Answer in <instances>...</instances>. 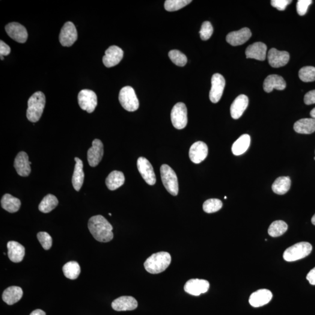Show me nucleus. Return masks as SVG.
I'll return each mask as SVG.
<instances>
[{
	"label": "nucleus",
	"instance_id": "f257e3e1",
	"mask_svg": "<svg viewBox=\"0 0 315 315\" xmlns=\"http://www.w3.org/2000/svg\"><path fill=\"white\" fill-rule=\"evenodd\" d=\"M88 229L94 238L100 242H109L114 238L113 227L100 215L95 216L88 221Z\"/></svg>",
	"mask_w": 315,
	"mask_h": 315
},
{
	"label": "nucleus",
	"instance_id": "f03ea898",
	"mask_svg": "<svg viewBox=\"0 0 315 315\" xmlns=\"http://www.w3.org/2000/svg\"><path fill=\"white\" fill-rule=\"evenodd\" d=\"M171 263V256L168 252H160L148 258L144 263L147 272L151 274H159L164 272Z\"/></svg>",
	"mask_w": 315,
	"mask_h": 315
},
{
	"label": "nucleus",
	"instance_id": "7ed1b4c3",
	"mask_svg": "<svg viewBox=\"0 0 315 315\" xmlns=\"http://www.w3.org/2000/svg\"><path fill=\"white\" fill-rule=\"evenodd\" d=\"M46 98L43 93L37 92L29 98L28 102V109L26 117L32 123L40 120L45 107Z\"/></svg>",
	"mask_w": 315,
	"mask_h": 315
},
{
	"label": "nucleus",
	"instance_id": "20e7f679",
	"mask_svg": "<svg viewBox=\"0 0 315 315\" xmlns=\"http://www.w3.org/2000/svg\"><path fill=\"white\" fill-rule=\"evenodd\" d=\"M313 250L311 243L301 242L291 246L285 251L283 258L287 261H294L308 256Z\"/></svg>",
	"mask_w": 315,
	"mask_h": 315
},
{
	"label": "nucleus",
	"instance_id": "39448f33",
	"mask_svg": "<svg viewBox=\"0 0 315 315\" xmlns=\"http://www.w3.org/2000/svg\"><path fill=\"white\" fill-rule=\"evenodd\" d=\"M160 176L163 185L172 196H176L179 192V184L176 173L170 166L162 165L160 169Z\"/></svg>",
	"mask_w": 315,
	"mask_h": 315
},
{
	"label": "nucleus",
	"instance_id": "423d86ee",
	"mask_svg": "<svg viewBox=\"0 0 315 315\" xmlns=\"http://www.w3.org/2000/svg\"><path fill=\"white\" fill-rule=\"evenodd\" d=\"M118 99L123 108L129 112H135L139 108V101L135 90L132 87L126 86L120 91Z\"/></svg>",
	"mask_w": 315,
	"mask_h": 315
},
{
	"label": "nucleus",
	"instance_id": "0eeeda50",
	"mask_svg": "<svg viewBox=\"0 0 315 315\" xmlns=\"http://www.w3.org/2000/svg\"><path fill=\"white\" fill-rule=\"evenodd\" d=\"M171 118L172 124L177 129L185 128L188 124V111L185 104L179 102L172 108Z\"/></svg>",
	"mask_w": 315,
	"mask_h": 315
},
{
	"label": "nucleus",
	"instance_id": "6e6552de",
	"mask_svg": "<svg viewBox=\"0 0 315 315\" xmlns=\"http://www.w3.org/2000/svg\"><path fill=\"white\" fill-rule=\"evenodd\" d=\"M96 94L90 90H83L79 92L78 96L79 104L82 110L89 114L93 113L97 106Z\"/></svg>",
	"mask_w": 315,
	"mask_h": 315
},
{
	"label": "nucleus",
	"instance_id": "1a4fd4ad",
	"mask_svg": "<svg viewBox=\"0 0 315 315\" xmlns=\"http://www.w3.org/2000/svg\"><path fill=\"white\" fill-rule=\"evenodd\" d=\"M78 38V34L75 25L71 22H67L61 29L59 40L61 45L70 47L76 42Z\"/></svg>",
	"mask_w": 315,
	"mask_h": 315
},
{
	"label": "nucleus",
	"instance_id": "9d476101",
	"mask_svg": "<svg viewBox=\"0 0 315 315\" xmlns=\"http://www.w3.org/2000/svg\"><path fill=\"white\" fill-rule=\"evenodd\" d=\"M138 168L141 177L148 185L152 186L156 183V174L152 165L144 157H140L138 160Z\"/></svg>",
	"mask_w": 315,
	"mask_h": 315
},
{
	"label": "nucleus",
	"instance_id": "9b49d317",
	"mask_svg": "<svg viewBox=\"0 0 315 315\" xmlns=\"http://www.w3.org/2000/svg\"><path fill=\"white\" fill-rule=\"evenodd\" d=\"M225 86V80L220 74H215L212 79V88L210 92V99L214 103L219 102L222 96Z\"/></svg>",
	"mask_w": 315,
	"mask_h": 315
},
{
	"label": "nucleus",
	"instance_id": "f8f14e48",
	"mask_svg": "<svg viewBox=\"0 0 315 315\" xmlns=\"http://www.w3.org/2000/svg\"><path fill=\"white\" fill-rule=\"evenodd\" d=\"M5 31L11 39L20 43H24L28 39V34L26 28L17 22L8 23L5 26Z\"/></svg>",
	"mask_w": 315,
	"mask_h": 315
},
{
	"label": "nucleus",
	"instance_id": "ddd939ff",
	"mask_svg": "<svg viewBox=\"0 0 315 315\" xmlns=\"http://www.w3.org/2000/svg\"><path fill=\"white\" fill-rule=\"evenodd\" d=\"M210 288L209 282L201 279H191L186 282L184 287L185 292L190 295L198 296L206 293Z\"/></svg>",
	"mask_w": 315,
	"mask_h": 315
},
{
	"label": "nucleus",
	"instance_id": "4468645a",
	"mask_svg": "<svg viewBox=\"0 0 315 315\" xmlns=\"http://www.w3.org/2000/svg\"><path fill=\"white\" fill-rule=\"evenodd\" d=\"M123 50L117 46H112L106 50L103 63L106 67L111 68L120 63L123 58Z\"/></svg>",
	"mask_w": 315,
	"mask_h": 315
},
{
	"label": "nucleus",
	"instance_id": "2eb2a0df",
	"mask_svg": "<svg viewBox=\"0 0 315 315\" xmlns=\"http://www.w3.org/2000/svg\"><path fill=\"white\" fill-rule=\"evenodd\" d=\"M103 145L100 139H95L93 142V146L88 151L87 159L92 167L97 166L102 159Z\"/></svg>",
	"mask_w": 315,
	"mask_h": 315
},
{
	"label": "nucleus",
	"instance_id": "dca6fc26",
	"mask_svg": "<svg viewBox=\"0 0 315 315\" xmlns=\"http://www.w3.org/2000/svg\"><path fill=\"white\" fill-rule=\"evenodd\" d=\"M209 149L206 143L202 141L196 142L190 148V159L193 163L197 164L206 158Z\"/></svg>",
	"mask_w": 315,
	"mask_h": 315
},
{
	"label": "nucleus",
	"instance_id": "f3484780",
	"mask_svg": "<svg viewBox=\"0 0 315 315\" xmlns=\"http://www.w3.org/2000/svg\"><path fill=\"white\" fill-rule=\"evenodd\" d=\"M269 64L272 67L280 68L286 65L290 60V54L286 51H279L272 48L267 55Z\"/></svg>",
	"mask_w": 315,
	"mask_h": 315
},
{
	"label": "nucleus",
	"instance_id": "a211bd4d",
	"mask_svg": "<svg viewBox=\"0 0 315 315\" xmlns=\"http://www.w3.org/2000/svg\"><path fill=\"white\" fill-rule=\"evenodd\" d=\"M31 162L29 160L28 154L21 151L15 159L14 167L18 174L20 176L26 177L29 176L31 172Z\"/></svg>",
	"mask_w": 315,
	"mask_h": 315
},
{
	"label": "nucleus",
	"instance_id": "6ab92c4d",
	"mask_svg": "<svg viewBox=\"0 0 315 315\" xmlns=\"http://www.w3.org/2000/svg\"><path fill=\"white\" fill-rule=\"evenodd\" d=\"M272 298L271 291L267 289H261L251 294L249 302L253 307L258 308L268 304Z\"/></svg>",
	"mask_w": 315,
	"mask_h": 315
},
{
	"label": "nucleus",
	"instance_id": "aec40b11",
	"mask_svg": "<svg viewBox=\"0 0 315 315\" xmlns=\"http://www.w3.org/2000/svg\"><path fill=\"white\" fill-rule=\"evenodd\" d=\"M252 37V33L248 28H243L237 31L230 33L227 36L226 40L233 46L242 45Z\"/></svg>",
	"mask_w": 315,
	"mask_h": 315
},
{
	"label": "nucleus",
	"instance_id": "412c9836",
	"mask_svg": "<svg viewBox=\"0 0 315 315\" xmlns=\"http://www.w3.org/2000/svg\"><path fill=\"white\" fill-rule=\"evenodd\" d=\"M138 307L137 300L130 296H120L112 303V308L117 311H133Z\"/></svg>",
	"mask_w": 315,
	"mask_h": 315
},
{
	"label": "nucleus",
	"instance_id": "4be33fe9",
	"mask_svg": "<svg viewBox=\"0 0 315 315\" xmlns=\"http://www.w3.org/2000/svg\"><path fill=\"white\" fill-rule=\"evenodd\" d=\"M249 99L245 95H240L232 103L231 115L234 119H238L248 108Z\"/></svg>",
	"mask_w": 315,
	"mask_h": 315
},
{
	"label": "nucleus",
	"instance_id": "5701e85b",
	"mask_svg": "<svg viewBox=\"0 0 315 315\" xmlns=\"http://www.w3.org/2000/svg\"><path fill=\"white\" fill-rule=\"evenodd\" d=\"M267 46L262 42H256L251 44L246 50V58L264 61L266 59Z\"/></svg>",
	"mask_w": 315,
	"mask_h": 315
},
{
	"label": "nucleus",
	"instance_id": "b1692460",
	"mask_svg": "<svg viewBox=\"0 0 315 315\" xmlns=\"http://www.w3.org/2000/svg\"><path fill=\"white\" fill-rule=\"evenodd\" d=\"M286 88V82L283 77L272 74L267 77L263 83V89L267 93H271L274 89L277 90H284Z\"/></svg>",
	"mask_w": 315,
	"mask_h": 315
},
{
	"label": "nucleus",
	"instance_id": "393cba45",
	"mask_svg": "<svg viewBox=\"0 0 315 315\" xmlns=\"http://www.w3.org/2000/svg\"><path fill=\"white\" fill-rule=\"evenodd\" d=\"M8 256L10 260L14 263L22 261L25 255L24 246L16 241H10L7 243Z\"/></svg>",
	"mask_w": 315,
	"mask_h": 315
},
{
	"label": "nucleus",
	"instance_id": "a878e982",
	"mask_svg": "<svg viewBox=\"0 0 315 315\" xmlns=\"http://www.w3.org/2000/svg\"><path fill=\"white\" fill-rule=\"evenodd\" d=\"M23 296L22 288L17 286H11L5 289L3 292L2 298L6 304L14 305L20 301Z\"/></svg>",
	"mask_w": 315,
	"mask_h": 315
},
{
	"label": "nucleus",
	"instance_id": "bb28decb",
	"mask_svg": "<svg viewBox=\"0 0 315 315\" xmlns=\"http://www.w3.org/2000/svg\"><path fill=\"white\" fill-rule=\"evenodd\" d=\"M76 165L72 177L74 188L79 192L82 188L84 180V173L83 171V162L79 158H75Z\"/></svg>",
	"mask_w": 315,
	"mask_h": 315
},
{
	"label": "nucleus",
	"instance_id": "cd10ccee",
	"mask_svg": "<svg viewBox=\"0 0 315 315\" xmlns=\"http://www.w3.org/2000/svg\"><path fill=\"white\" fill-rule=\"evenodd\" d=\"M294 129L299 134L310 135L315 132V120L313 118H302L294 124Z\"/></svg>",
	"mask_w": 315,
	"mask_h": 315
},
{
	"label": "nucleus",
	"instance_id": "c85d7f7f",
	"mask_svg": "<svg viewBox=\"0 0 315 315\" xmlns=\"http://www.w3.org/2000/svg\"><path fill=\"white\" fill-rule=\"evenodd\" d=\"M125 182V177L123 172L114 171L108 175L106 179L107 188L111 190H115L119 188Z\"/></svg>",
	"mask_w": 315,
	"mask_h": 315
},
{
	"label": "nucleus",
	"instance_id": "c756f323",
	"mask_svg": "<svg viewBox=\"0 0 315 315\" xmlns=\"http://www.w3.org/2000/svg\"><path fill=\"white\" fill-rule=\"evenodd\" d=\"M1 204L3 209L11 213L17 212L21 206L20 199L10 194H5L2 196Z\"/></svg>",
	"mask_w": 315,
	"mask_h": 315
},
{
	"label": "nucleus",
	"instance_id": "7c9ffc66",
	"mask_svg": "<svg viewBox=\"0 0 315 315\" xmlns=\"http://www.w3.org/2000/svg\"><path fill=\"white\" fill-rule=\"evenodd\" d=\"M251 144V137L243 135L234 142L232 147V151L235 156H238L244 154L248 150Z\"/></svg>",
	"mask_w": 315,
	"mask_h": 315
},
{
	"label": "nucleus",
	"instance_id": "2f4dec72",
	"mask_svg": "<svg viewBox=\"0 0 315 315\" xmlns=\"http://www.w3.org/2000/svg\"><path fill=\"white\" fill-rule=\"evenodd\" d=\"M291 183V179L289 177H279L272 185L273 191L277 195H284L290 190Z\"/></svg>",
	"mask_w": 315,
	"mask_h": 315
},
{
	"label": "nucleus",
	"instance_id": "473e14b6",
	"mask_svg": "<svg viewBox=\"0 0 315 315\" xmlns=\"http://www.w3.org/2000/svg\"><path fill=\"white\" fill-rule=\"evenodd\" d=\"M59 201L55 196L49 194L45 196L39 205V210L43 213H48L58 206Z\"/></svg>",
	"mask_w": 315,
	"mask_h": 315
},
{
	"label": "nucleus",
	"instance_id": "72a5a7b5",
	"mask_svg": "<svg viewBox=\"0 0 315 315\" xmlns=\"http://www.w3.org/2000/svg\"><path fill=\"white\" fill-rule=\"evenodd\" d=\"M64 276L70 280H76L81 273L79 264L75 261H71L65 264L63 267Z\"/></svg>",
	"mask_w": 315,
	"mask_h": 315
},
{
	"label": "nucleus",
	"instance_id": "f704fd0d",
	"mask_svg": "<svg viewBox=\"0 0 315 315\" xmlns=\"http://www.w3.org/2000/svg\"><path fill=\"white\" fill-rule=\"evenodd\" d=\"M287 230L288 225L286 223L281 220L276 221L270 225L268 230V233L270 236L278 237L283 236Z\"/></svg>",
	"mask_w": 315,
	"mask_h": 315
},
{
	"label": "nucleus",
	"instance_id": "c9c22d12",
	"mask_svg": "<svg viewBox=\"0 0 315 315\" xmlns=\"http://www.w3.org/2000/svg\"><path fill=\"white\" fill-rule=\"evenodd\" d=\"M192 2L191 0H167L165 2L164 7L166 11H175L185 7Z\"/></svg>",
	"mask_w": 315,
	"mask_h": 315
},
{
	"label": "nucleus",
	"instance_id": "e433bc0d",
	"mask_svg": "<svg viewBox=\"0 0 315 315\" xmlns=\"http://www.w3.org/2000/svg\"><path fill=\"white\" fill-rule=\"evenodd\" d=\"M222 207V201L217 198L209 199L204 202L203 206V210L207 213H216L221 210Z\"/></svg>",
	"mask_w": 315,
	"mask_h": 315
},
{
	"label": "nucleus",
	"instance_id": "4c0bfd02",
	"mask_svg": "<svg viewBox=\"0 0 315 315\" xmlns=\"http://www.w3.org/2000/svg\"><path fill=\"white\" fill-rule=\"evenodd\" d=\"M299 77L303 82H308L315 81V67H304L299 71Z\"/></svg>",
	"mask_w": 315,
	"mask_h": 315
},
{
	"label": "nucleus",
	"instance_id": "58836bf2",
	"mask_svg": "<svg viewBox=\"0 0 315 315\" xmlns=\"http://www.w3.org/2000/svg\"><path fill=\"white\" fill-rule=\"evenodd\" d=\"M169 57L171 60L177 66H185L188 61L186 56L177 50H172L169 52Z\"/></svg>",
	"mask_w": 315,
	"mask_h": 315
},
{
	"label": "nucleus",
	"instance_id": "ea45409f",
	"mask_svg": "<svg viewBox=\"0 0 315 315\" xmlns=\"http://www.w3.org/2000/svg\"><path fill=\"white\" fill-rule=\"evenodd\" d=\"M37 237L44 250H49L52 246L51 236L46 232H40L37 235Z\"/></svg>",
	"mask_w": 315,
	"mask_h": 315
},
{
	"label": "nucleus",
	"instance_id": "a19ab883",
	"mask_svg": "<svg viewBox=\"0 0 315 315\" xmlns=\"http://www.w3.org/2000/svg\"><path fill=\"white\" fill-rule=\"evenodd\" d=\"M200 38L203 40H207L212 37L213 34V27L209 21H205L201 25L200 31Z\"/></svg>",
	"mask_w": 315,
	"mask_h": 315
},
{
	"label": "nucleus",
	"instance_id": "79ce46f5",
	"mask_svg": "<svg viewBox=\"0 0 315 315\" xmlns=\"http://www.w3.org/2000/svg\"><path fill=\"white\" fill-rule=\"evenodd\" d=\"M313 1L311 0H299L296 4L297 13L300 16H304L307 13L309 6H310Z\"/></svg>",
	"mask_w": 315,
	"mask_h": 315
},
{
	"label": "nucleus",
	"instance_id": "37998d69",
	"mask_svg": "<svg viewBox=\"0 0 315 315\" xmlns=\"http://www.w3.org/2000/svg\"><path fill=\"white\" fill-rule=\"evenodd\" d=\"M291 2V0H272L271 4L273 7L277 8L279 11H284L287 5Z\"/></svg>",
	"mask_w": 315,
	"mask_h": 315
},
{
	"label": "nucleus",
	"instance_id": "c03bdc74",
	"mask_svg": "<svg viewBox=\"0 0 315 315\" xmlns=\"http://www.w3.org/2000/svg\"><path fill=\"white\" fill-rule=\"evenodd\" d=\"M304 102L307 105L315 103V90L311 91L306 94L304 97Z\"/></svg>",
	"mask_w": 315,
	"mask_h": 315
},
{
	"label": "nucleus",
	"instance_id": "a18cd8bd",
	"mask_svg": "<svg viewBox=\"0 0 315 315\" xmlns=\"http://www.w3.org/2000/svg\"><path fill=\"white\" fill-rule=\"evenodd\" d=\"M10 52V47L2 40L0 41V56H7Z\"/></svg>",
	"mask_w": 315,
	"mask_h": 315
},
{
	"label": "nucleus",
	"instance_id": "49530a36",
	"mask_svg": "<svg viewBox=\"0 0 315 315\" xmlns=\"http://www.w3.org/2000/svg\"><path fill=\"white\" fill-rule=\"evenodd\" d=\"M307 279L311 285H315V267L308 273Z\"/></svg>",
	"mask_w": 315,
	"mask_h": 315
},
{
	"label": "nucleus",
	"instance_id": "de8ad7c7",
	"mask_svg": "<svg viewBox=\"0 0 315 315\" xmlns=\"http://www.w3.org/2000/svg\"><path fill=\"white\" fill-rule=\"evenodd\" d=\"M30 315H46V313L41 310H36L32 312Z\"/></svg>",
	"mask_w": 315,
	"mask_h": 315
},
{
	"label": "nucleus",
	"instance_id": "09e8293b",
	"mask_svg": "<svg viewBox=\"0 0 315 315\" xmlns=\"http://www.w3.org/2000/svg\"><path fill=\"white\" fill-rule=\"evenodd\" d=\"M310 115L312 118L315 120V108H314L310 112Z\"/></svg>",
	"mask_w": 315,
	"mask_h": 315
},
{
	"label": "nucleus",
	"instance_id": "8fccbe9b",
	"mask_svg": "<svg viewBox=\"0 0 315 315\" xmlns=\"http://www.w3.org/2000/svg\"><path fill=\"white\" fill-rule=\"evenodd\" d=\"M312 223L315 225V215L313 217V218H312L311 219Z\"/></svg>",
	"mask_w": 315,
	"mask_h": 315
},
{
	"label": "nucleus",
	"instance_id": "3c124183",
	"mask_svg": "<svg viewBox=\"0 0 315 315\" xmlns=\"http://www.w3.org/2000/svg\"><path fill=\"white\" fill-rule=\"evenodd\" d=\"M1 60H4V57H3L2 56H1Z\"/></svg>",
	"mask_w": 315,
	"mask_h": 315
},
{
	"label": "nucleus",
	"instance_id": "603ef678",
	"mask_svg": "<svg viewBox=\"0 0 315 315\" xmlns=\"http://www.w3.org/2000/svg\"><path fill=\"white\" fill-rule=\"evenodd\" d=\"M109 215L110 216H112V215H111V213H109Z\"/></svg>",
	"mask_w": 315,
	"mask_h": 315
},
{
	"label": "nucleus",
	"instance_id": "864d4df0",
	"mask_svg": "<svg viewBox=\"0 0 315 315\" xmlns=\"http://www.w3.org/2000/svg\"><path fill=\"white\" fill-rule=\"evenodd\" d=\"M314 159L315 160V157H314Z\"/></svg>",
	"mask_w": 315,
	"mask_h": 315
}]
</instances>
